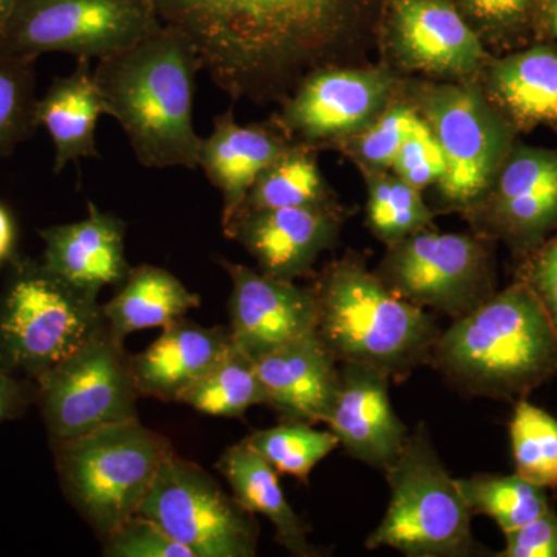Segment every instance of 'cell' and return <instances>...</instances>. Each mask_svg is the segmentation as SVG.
I'll use <instances>...</instances> for the list:
<instances>
[{
    "mask_svg": "<svg viewBox=\"0 0 557 557\" xmlns=\"http://www.w3.org/2000/svg\"><path fill=\"white\" fill-rule=\"evenodd\" d=\"M491 87L520 124H557V51L549 47H534L498 61L491 73Z\"/></svg>",
    "mask_w": 557,
    "mask_h": 557,
    "instance_id": "obj_26",
    "label": "cell"
},
{
    "mask_svg": "<svg viewBox=\"0 0 557 557\" xmlns=\"http://www.w3.org/2000/svg\"><path fill=\"white\" fill-rule=\"evenodd\" d=\"M200 70L188 38L164 24L95 65L104 113L119 121L141 166L199 168L193 98Z\"/></svg>",
    "mask_w": 557,
    "mask_h": 557,
    "instance_id": "obj_2",
    "label": "cell"
},
{
    "mask_svg": "<svg viewBox=\"0 0 557 557\" xmlns=\"http://www.w3.org/2000/svg\"><path fill=\"white\" fill-rule=\"evenodd\" d=\"M36 403V383L0 370V424L16 420Z\"/></svg>",
    "mask_w": 557,
    "mask_h": 557,
    "instance_id": "obj_40",
    "label": "cell"
},
{
    "mask_svg": "<svg viewBox=\"0 0 557 557\" xmlns=\"http://www.w3.org/2000/svg\"><path fill=\"white\" fill-rule=\"evenodd\" d=\"M458 490L472 515H485L502 531L525 525L544 515L552 504L545 487L515 475H472L457 479Z\"/></svg>",
    "mask_w": 557,
    "mask_h": 557,
    "instance_id": "obj_28",
    "label": "cell"
},
{
    "mask_svg": "<svg viewBox=\"0 0 557 557\" xmlns=\"http://www.w3.org/2000/svg\"><path fill=\"white\" fill-rule=\"evenodd\" d=\"M313 288L317 332L336 361L379 369L391 380L431 361L440 336L434 319L358 260L330 267Z\"/></svg>",
    "mask_w": 557,
    "mask_h": 557,
    "instance_id": "obj_4",
    "label": "cell"
},
{
    "mask_svg": "<svg viewBox=\"0 0 557 557\" xmlns=\"http://www.w3.org/2000/svg\"><path fill=\"white\" fill-rule=\"evenodd\" d=\"M394 170L398 178L418 190L443 178L446 170L445 156L426 121L418 119L399 149Z\"/></svg>",
    "mask_w": 557,
    "mask_h": 557,
    "instance_id": "obj_34",
    "label": "cell"
},
{
    "mask_svg": "<svg viewBox=\"0 0 557 557\" xmlns=\"http://www.w3.org/2000/svg\"><path fill=\"white\" fill-rule=\"evenodd\" d=\"M36 58L0 51V159H7L38 131Z\"/></svg>",
    "mask_w": 557,
    "mask_h": 557,
    "instance_id": "obj_32",
    "label": "cell"
},
{
    "mask_svg": "<svg viewBox=\"0 0 557 557\" xmlns=\"http://www.w3.org/2000/svg\"><path fill=\"white\" fill-rule=\"evenodd\" d=\"M336 362L317 330L255 359L267 406L285 421L325 423L338 394Z\"/></svg>",
    "mask_w": 557,
    "mask_h": 557,
    "instance_id": "obj_17",
    "label": "cell"
},
{
    "mask_svg": "<svg viewBox=\"0 0 557 557\" xmlns=\"http://www.w3.org/2000/svg\"><path fill=\"white\" fill-rule=\"evenodd\" d=\"M137 515L152 520L194 557H252L255 515L230 496L200 465L172 453L153 479Z\"/></svg>",
    "mask_w": 557,
    "mask_h": 557,
    "instance_id": "obj_10",
    "label": "cell"
},
{
    "mask_svg": "<svg viewBox=\"0 0 557 557\" xmlns=\"http://www.w3.org/2000/svg\"><path fill=\"white\" fill-rule=\"evenodd\" d=\"M126 230L123 219L89 201L86 219L38 231L44 242L40 260L72 287L100 296L102 288L121 285L129 276Z\"/></svg>",
    "mask_w": 557,
    "mask_h": 557,
    "instance_id": "obj_16",
    "label": "cell"
},
{
    "mask_svg": "<svg viewBox=\"0 0 557 557\" xmlns=\"http://www.w3.org/2000/svg\"><path fill=\"white\" fill-rule=\"evenodd\" d=\"M20 228L9 205L0 200V269L9 267L20 256L17 252Z\"/></svg>",
    "mask_w": 557,
    "mask_h": 557,
    "instance_id": "obj_41",
    "label": "cell"
},
{
    "mask_svg": "<svg viewBox=\"0 0 557 557\" xmlns=\"http://www.w3.org/2000/svg\"><path fill=\"white\" fill-rule=\"evenodd\" d=\"M493 220L522 244L557 225V152L522 148L509 157L498 175Z\"/></svg>",
    "mask_w": 557,
    "mask_h": 557,
    "instance_id": "obj_22",
    "label": "cell"
},
{
    "mask_svg": "<svg viewBox=\"0 0 557 557\" xmlns=\"http://www.w3.org/2000/svg\"><path fill=\"white\" fill-rule=\"evenodd\" d=\"M200 296L170 271L156 265L132 267L121 289L102 306V317L116 339L148 329H164L199 309Z\"/></svg>",
    "mask_w": 557,
    "mask_h": 557,
    "instance_id": "obj_25",
    "label": "cell"
},
{
    "mask_svg": "<svg viewBox=\"0 0 557 557\" xmlns=\"http://www.w3.org/2000/svg\"><path fill=\"white\" fill-rule=\"evenodd\" d=\"M432 359L471 394L519 401L557 372V333L534 289L519 281L440 333Z\"/></svg>",
    "mask_w": 557,
    "mask_h": 557,
    "instance_id": "obj_3",
    "label": "cell"
},
{
    "mask_svg": "<svg viewBox=\"0 0 557 557\" xmlns=\"http://www.w3.org/2000/svg\"><path fill=\"white\" fill-rule=\"evenodd\" d=\"M432 220L420 190L401 178L373 180L370 185L369 223L381 240L394 245L426 228Z\"/></svg>",
    "mask_w": 557,
    "mask_h": 557,
    "instance_id": "obj_33",
    "label": "cell"
},
{
    "mask_svg": "<svg viewBox=\"0 0 557 557\" xmlns=\"http://www.w3.org/2000/svg\"><path fill=\"white\" fill-rule=\"evenodd\" d=\"M522 281L534 289L557 333V237L534 256Z\"/></svg>",
    "mask_w": 557,
    "mask_h": 557,
    "instance_id": "obj_38",
    "label": "cell"
},
{
    "mask_svg": "<svg viewBox=\"0 0 557 557\" xmlns=\"http://www.w3.org/2000/svg\"><path fill=\"white\" fill-rule=\"evenodd\" d=\"M426 123L445 156L440 180L445 199L458 207L479 200L493 182L508 149L507 126L468 86H440L424 94Z\"/></svg>",
    "mask_w": 557,
    "mask_h": 557,
    "instance_id": "obj_12",
    "label": "cell"
},
{
    "mask_svg": "<svg viewBox=\"0 0 557 557\" xmlns=\"http://www.w3.org/2000/svg\"><path fill=\"white\" fill-rule=\"evenodd\" d=\"M178 403L205 416L240 418L252 406L267 405V394L255 359L233 343L228 354L188 388Z\"/></svg>",
    "mask_w": 557,
    "mask_h": 557,
    "instance_id": "obj_27",
    "label": "cell"
},
{
    "mask_svg": "<svg viewBox=\"0 0 557 557\" xmlns=\"http://www.w3.org/2000/svg\"><path fill=\"white\" fill-rule=\"evenodd\" d=\"M108 557H194L152 520L135 515L102 541Z\"/></svg>",
    "mask_w": 557,
    "mask_h": 557,
    "instance_id": "obj_35",
    "label": "cell"
},
{
    "mask_svg": "<svg viewBox=\"0 0 557 557\" xmlns=\"http://www.w3.org/2000/svg\"><path fill=\"white\" fill-rule=\"evenodd\" d=\"M245 443L265 458L277 474L307 483L319 461L339 446L332 431H317L304 421L282 420L277 426L252 432Z\"/></svg>",
    "mask_w": 557,
    "mask_h": 557,
    "instance_id": "obj_30",
    "label": "cell"
},
{
    "mask_svg": "<svg viewBox=\"0 0 557 557\" xmlns=\"http://www.w3.org/2000/svg\"><path fill=\"white\" fill-rule=\"evenodd\" d=\"M14 3H16V0H0V30H2L5 22L9 21Z\"/></svg>",
    "mask_w": 557,
    "mask_h": 557,
    "instance_id": "obj_42",
    "label": "cell"
},
{
    "mask_svg": "<svg viewBox=\"0 0 557 557\" xmlns=\"http://www.w3.org/2000/svg\"><path fill=\"white\" fill-rule=\"evenodd\" d=\"M50 446L62 493L101 542L137 515L174 453L170 440L138 417Z\"/></svg>",
    "mask_w": 557,
    "mask_h": 557,
    "instance_id": "obj_5",
    "label": "cell"
},
{
    "mask_svg": "<svg viewBox=\"0 0 557 557\" xmlns=\"http://www.w3.org/2000/svg\"><path fill=\"white\" fill-rule=\"evenodd\" d=\"M391 504L366 541L369 549L394 548L409 557H461L474 552L472 512L446 471L426 429L409 435L386 469Z\"/></svg>",
    "mask_w": 557,
    "mask_h": 557,
    "instance_id": "obj_7",
    "label": "cell"
},
{
    "mask_svg": "<svg viewBox=\"0 0 557 557\" xmlns=\"http://www.w3.org/2000/svg\"><path fill=\"white\" fill-rule=\"evenodd\" d=\"M131 355L106 321L36 381V405L50 445L138 417Z\"/></svg>",
    "mask_w": 557,
    "mask_h": 557,
    "instance_id": "obj_8",
    "label": "cell"
},
{
    "mask_svg": "<svg viewBox=\"0 0 557 557\" xmlns=\"http://www.w3.org/2000/svg\"><path fill=\"white\" fill-rule=\"evenodd\" d=\"M388 376L379 369L343 364L339 387L325 424L348 456L386 469L405 448L409 431L388 397Z\"/></svg>",
    "mask_w": 557,
    "mask_h": 557,
    "instance_id": "obj_15",
    "label": "cell"
},
{
    "mask_svg": "<svg viewBox=\"0 0 557 557\" xmlns=\"http://www.w3.org/2000/svg\"><path fill=\"white\" fill-rule=\"evenodd\" d=\"M313 207H329L317 163L306 149L288 146L256 180L239 212Z\"/></svg>",
    "mask_w": 557,
    "mask_h": 557,
    "instance_id": "obj_29",
    "label": "cell"
},
{
    "mask_svg": "<svg viewBox=\"0 0 557 557\" xmlns=\"http://www.w3.org/2000/svg\"><path fill=\"white\" fill-rule=\"evenodd\" d=\"M391 79L381 72L325 70L310 75L282 112L293 134L319 141L364 126L386 100Z\"/></svg>",
    "mask_w": 557,
    "mask_h": 557,
    "instance_id": "obj_18",
    "label": "cell"
},
{
    "mask_svg": "<svg viewBox=\"0 0 557 557\" xmlns=\"http://www.w3.org/2000/svg\"><path fill=\"white\" fill-rule=\"evenodd\" d=\"M231 347L230 327H207L186 318L172 322L152 346L131 357L139 397L178 403Z\"/></svg>",
    "mask_w": 557,
    "mask_h": 557,
    "instance_id": "obj_19",
    "label": "cell"
},
{
    "mask_svg": "<svg viewBox=\"0 0 557 557\" xmlns=\"http://www.w3.org/2000/svg\"><path fill=\"white\" fill-rule=\"evenodd\" d=\"M215 468L225 478L237 502L273 523L276 539L293 556L313 557L319 552L309 541V528L288 504L278 485L276 469L249 448L245 440L223 450Z\"/></svg>",
    "mask_w": 557,
    "mask_h": 557,
    "instance_id": "obj_24",
    "label": "cell"
},
{
    "mask_svg": "<svg viewBox=\"0 0 557 557\" xmlns=\"http://www.w3.org/2000/svg\"><path fill=\"white\" fill-rule=\"evenodd\" d=\"M418 121L417 113L405 106H395L387 110L376 123H373L359 139V156L370 166H394L403 143L409 137Z\"/></svg>",
    "mask_w": 557,
    "mask_h": 557,
    "instance_id": "obj_36",
    "label": "cell"
},
{
    "mask_svg": "<svg viewBox=\"0 0 557 557\" xmlns=\"http://www.w3.org/2000/svg\"><path fill=\"white\" fill-rule=\"evenodd\" d=\"M164 25L188 38L200 69L234 95L314 53L347 0H153Z\"/></svg>",
    "mask_w": 557,
    "mask_h": 557,
    "instance_id": "obj_1",
    "label": "cell"
},
{
    "mask_svg": "<svg viewBox=\"0 0 557 557\" xmlns=\"http://www.w3.org/2000/svg\"><path fill=\"white\" fill-rule=\"evenodd\" d=\"M222 230L247 248L263 274L295 282L333 244L338 220L329 207L255 209L239 212Z\"/></svg>",
    "mask_w": 557,
    "mask_h": 557,
    "instance_id": "obj_14",
    "label": "cell"
},
{
    "mask_svg": "<svg viewBox=\"0 0 557 557\" xmlns=\"http://www.w3.org/2000/svg\"><path fill=\"white\" fill-rule=\"evenodd\" d=\"M465 10L486 27L508 28L527 20L541 0H461Z\"/></svg>",
    "mask_w": 557,
    "mask_h": 557,
    "instance_id": "obj_39",
    "label": "cell"
},
{
    "mask_svg": "<svg viewBox=\"0 0 557 557\" xmlns=\"http://www.w3.org/2000/svg\"><path fill=\"white\" fill-rule=\"evenodd\" d=\"M542 3H544V5H548L549 2H553V0H541Z\"/></svg>",
    "mask_w": 557,
    "mask_h": 557,
    "instance_id": "obj_44",
    "label": "cell"
},
{
    "mask_svg": "<svg viewBox=\"0 0 557 557\" xmlns=\"http://www.w3.org/2000/svg\"><path fill=\"white\" fill-rule=\"evenodd\" d=\"M104 322L98 296L17 256L0 289V370L36 383Z\"/></svg>",
    "mask_w": 557,
    "mask_h": 557,
    "instance_id": "obj_6",
    "label": "cell"
},
{
    "mask_svg": "<svg viewBox=\"0 0 557 557\" xmlns=\"http://www.w3.org/2000/svg\"><path fill=\"white\" fill-rule=\"evenodd\" d=\"M384 284L409 302L457 319L493 296L486 252L463 234L418 231L392 245Z\"/></svg>",
    "mask_w": 557,
    "mask_h": 557,
    "instance_id": "obj_11",
    "label": "cell"
},
{
    "mask_svg": "<svg viewBox=\"0 0 557 557\" xmlns=\"http://www.w3.org/2000/svg\"><path fill=\"white\" fill-rule=\"evenodd\" d=\"M504 534L505 548L498 557H557V515L553 507Z\"/></svg>",
    "mask_w": 557,
    "mask_h": 557,
    "instance_id": "obj_37",
    "label": "cell"
},
{
    "mask_svg": "<svg viewBox=\"0 0 557 557\" xmlns=\"http://www.w3.org/2000/svg\"><path fill=\"white\" fill-rule=\"evenodd\" d=\"M228 273L230 330L234 346L258 359L274 348L314 332L318 298L314 288L267 276L240 263L219 258Z\"/></svg>",
    "mask_w": 557,
    "mask_h": 557,
    "instance_id": "obj_13",
    "label": "cell"
},
{
    "mask_svg": "<svg viewBox=\"0 0 557 557\" xmlns=\"http://www.w3.org/2000/svg\"><path fill=\"white\" fill-rule=\"evenodd\" d=\"M288 146L260 126H240L233 113L214 121V131L200 139L199 168L223 197L222 228L244 207L249 189Z\"/></svg>",
    "mask_w": 557,
    "mask_h": 557,
    "instance_id": "obj_21",
    "label": "cell"
},
{
    "mask_svg": "<svg viewBox=\"0 0 557 557\" xmlns=\"http://www.w3.org/2000/svg\"><path fill=\"white\" fill-rule=\"evenodd\" d=\"M516 474L533 485L557 487V420L519 399L509 423Z\"/></svg>",
    "mask_w": 557,
    "mask_h": 557,
    "instance_id": "obj_31",
    "label": "cell"
},
{
    "mask_svg": "<svg viewBox=\"0 0 557 557\" xmlns=\"http://www.w3.org/2000/svg\"><path fill=\"white\" fill-rule=\"evenodd\" d=\"M545 10L548 13L549 27H552L553 33L557 36V0H553L548 5H545Z\"/></svg>",
    "mask_w": 557,
    "mask_h": 557,
    "instance_id": "obj_43",
    "label": "cell"
},
{
    "mask_svg": "<svg viewBox=\"0 0 557 557\" xmlns=\"http://www.w3.org/2000/svg\"><path fill=\"white\" fill-rule=\"evenodd\" d=\"M391 25L398 50L417 67L468 73L482 61L479 36L453 0H392Z\"/></svg>",
    "mask_w": 557,
    "mask_h": 557,
    "instance_id": "obj_20",
    "label": "cell"
},
{
    "mask_svg": "<svg viewBox=\"0 0 557 557\" xmlns=\"http://www.w3.org/2000/svg\"><path fill=\"white\" fill-rule=\"evenodd\" d=\"M90 60H78L67 76L54 78L38 100L36 116L54 146L53 171L60 174L69 163L98 159V120L106 115Z\"/></svg>",
    "mask_w": 557,
    "mask_h": 557,
    "instance_id": "obj_23",
    "label": "cell"
},
{
    "mask_svg": "<svg viewBox=\"0 0 557 557\" xmlns=\"http://www.w3.org/2000/svg\"><path fill=\"white\" fill-rule=\"evenodd\" d=\"M161 22L153 0H16L0 30V51L97 60L134 46Z\"/></svg>",
    "mask_w": 557,
    "mask_h": 557,
    "instance_id": "obj_9",
    "label": "cell"
}]
</instances>
